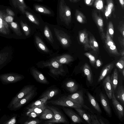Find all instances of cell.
Here are the masks:
<instances>
[{"label": "cell", "instance_id": "7", "mask_svg": "<svg viewBox=\"0 0 124 124\" xmlns=\"http://www.w3.org/2000/svg\"><path fill=\"white\" fill-rule=\"evenodd\" d=\"M34 94L35 91L33 89L26 95L17 101L9 109L14 111H16L19 109L31 99Z\"/></svg>", "mask_w": 124, "mask_h": 124}, {"label": "cell", "instance_id": "24", "mask_svg": "<svg viewBox=\"0 0 124 124\" xmlns=\"http://www.w3.org/2000/svg\"><path fill=\"white\" fill-rule=\"evenodd\" d=\"M59 92V90L57 89H50L44 92L39 97L41 98L46 97L48 98V100H49L58 94Z\"/></svg>", "mask_w": 124, "mask_h": 124}, {"label": "cell", "instance_id": "43", "mask_svg": "<svg viewBox=\"0 0 124 124\" xmlns=\"http://www.w3.org/2000/svg\"><path fill=\"white\" fill-rule=\"evenodd\" d=\"M84 55L88 58L90 62L93 65H94L96 63V60L95 57L90 53L86 52L84 53Z\"/></svg>", "mask_w": 124, "mask_h": 124}, {"label": "cell", "instance_id": "15", "mask_svg": "<svg viewBox=\"0 0 124 124\" xmlns=\"http://www.w3.org/2000/svg\"><path fill=\"white\" fill-rule=\"evenodd\" d=\"M63 110L73 123H80L83 122L81 118L72 109L68 108H63Z\"/></svg>", "mask_w": 124, "mask_h": 124}, {"label": "cell", "instance_id": "31", "mask_svg": "<svg viewBox=\"0 0 124 124\" xmlns=\"http://www.w3.org/2000/svg\"><path fill=\"white\" fill-rule=\"evenodd\" d=\"M111 86L113 87L114 91L117 87L118 81V74L117 69H115L111 77Z\"/></svg>", "mask_w": 124, "mask_h": 124}, {"label": "cell", "instance_id": "46", "mask_svg": "<svg viewBox=\"0 0 124 124\" xmlns=\"http://www.w3.org/2000/svg\"><path fill=\"white\" fill-rule=\"evenodd\" d=\"M91 120L92 121L91 122L92 124H100L96 116L91 115L90 116Z\"/></svg>", "mask_w": 124, "mask_h": 124}, {"label": "cell", "instance_id": "39", "mask_svg": "<svg viewBox=\"0 0 124 124\" xmlns=\"http://www.w3.org/2000/svg\"><path fill=\"white\" fill-rule=\"evenodd\" d=\"M94 6L97 9L102 12H104L103 0H95Z\"/></svg>", "mask_w": 124, "mask_h": 124}, {"label": "cell", "instance_id": "6", "mask_svg": "<svg viewBox=\"0 0 124 124\" xmlns=\"http://www.w3.org/2000/svg\"><path fill=\"white\" fill-rule=\"evenodd\" d=\"M62 64L52 59V61L49 62L44 63L45 66H48L50 68L51 72L53 74L58 75H62L64 72Z\"/></svg>", "mask_w": 124, "mask_h": 124}, {"label": "cell", "instance_id": "23", "mask_svg": "<svg viewBox=\"0 0 124 124\" xmlns=\"http://www.w3.org/2000/svg\"><path fill=\"white\" fill-rule=\"evenodd\" d=\"M40 118L42 119H52L54 118V115L53 111L46 108L41 114Z\"/></svg>", "mask_w": 124, "mask_h": 124}, {"label": "cell", "instance_id": "50", "mask_svg": "<svg viewBox=\"0 0 124 124\" xmlns=\"http://www.w3.org/2000/svg\"><path fill=\"white\" fill-rule=\"evenodd\" d=\"M39 115L35 112H32L29 113L27 115L30 117L35 118Z\"/></svg>", "mask_w": 124, "mask_h": 124}, {"label": "cell", "instance_id": "20", "mask_svg": "<svg viewBox=\"0 0 124 124\" xmlns=\"http://www.w3.org/2000/svg\"><path fill=\"white\" fill-rule=\"evenodd\" d=\"M114 64L110 63L106 65L101 70L98 78V82H100L113 69Z\"/></svg>", "mask_w": 124, "mask_h": 124}, {"label": "cell", "instance_id": "44", "mask_svg": "<svg viewBox=\"0 0 124 124\" xmlns=\"http://www.w3.org/2000/svg\"><path fill=\"white\" fill-rule=\"evenodd\" d=\"M118 29L122 34V36L124 37V23L123 21H121L118 27Z\"/></svg>", "mask_w": 124, "mask_h": 124}, {"label": "cell", "instance_id": "33", "mask_svg": "<svg viewBox=\"0 0 124 124\" xmlns=\"http://www.w3.org/2000/svg\"><path fill=\"white\" fill-rule=\"evenodd\" d=\"M117 98L121 103L124 105V89L122 86L118 87L117 92Z\"/></svg>", "mask_w": 124, "mask_h": 124}, {"label": "cell", "instance_id": "17", "mask_svg": "<svg viewBox=\"0 0 124 124\" xmlns=\"http://www.w3.org/2000/svg\"><path fill=\"white\" fill-rule=\"evenodd\" d=\"M80 42L83 44L85 49L87 50L90 48L88 34L85 30L82 31L79 34Z\"/></svg>", "mask_w": 124, "mask_h": 124}, {"label": "cell", "instance_id": "47", "mask_svg": "<svg viewBox=\"0 0 124 124\" xmlns=\"http://www.w3.org/2000/svg\"><path fill=\"white\" fill-rule=\"evenodd\" d=\"M40 121L38 120H27L24 123V124H37L40 123Z\"/></svg>", "mask_w": 124, "mask_h": 124}, {"label": "cell", "instance_id": "48", "mask_svg": "<svg viewBox=\"0 0 124 124\" xmlns=\"http://www.w3.org/2000/svg\"><path fill=\"white\" fill-rule=\"evenodd\" d=\"M118 39L121 46L122 48H124V37L120 35L118 37Z\"/></svg>", "mask_w": 124, "mask_h": 124}, {"label": "cell", "instance_id": "35", "mask_svg": "<svg viewBox=\"0 0 124 124\" xmlns=\"http://www.w3.org/2000/svg\"><path fill=\"white\" fill-rule=\"evenodd\" d=\"M44 34L47 39L51 43H53L54 41L52 32L47 25H45L44 31Z\"/></svg>", "mask_w": 124, "mask_h": 124}, {"label": "cell", "instance_id": "32", "mask_svg": "<svg viewBox=\"0 0 124 124\" xmlns=\"http://www.w3.org/2000/svg\"><path fill=\"white\" fill-rule=\"evenodd\" d=\"M75 16L77 21L79 23L83 24L86 22V20L85 15L78 10H76L75 11Z\"/></svg>", "mask_w": 124, "mask_h": 124}, {"label": "cell", "instance_id": "8", "mask_svg": "<svg viewBox=\"0 0 124 124\" xmlns=\"http://www.w3.org/2000/svg\"><path fill=\"white\" fill-rule=\"evenodd\" d=\"M54 31L56 36L62 45L65 47L69 46L70 41V38L67 34L63 31L55 29Z\"/></svg>", "mask_w": 124, "mask_h": 124}, {"label": "cell", "instance_id": "13", "mask_svg": "<svg viewBox=\"0 0 124 124\" xmlns=\"http://www.w3.org/2000/svg\"><path fill=\"white\" fill-rule=\"evenodd\" d=\"M6 15L1 11H0V32L5 35L9 33V29L7 23L4 18Z\"/></svg>", "mask_w": 124, "mask_h": 124}, {"label": "cell", "instance_id": "3", "mask_svg": "<svg viewBox=\"0 0 124 124\" xmlns=\"http://www.w3.org/2000/svg\"><path fill=\"white\" fill-rule=\"evenodd\" d=\"M24 77L21 75L16 73H10L0 75V80L4 85L15 83L20 81Z\"/></svg>", "mask_w": 124, "mask_h": 124}, {"label": "cell", "instance_id": "9", "mask_svg": "<svg viewBox=\"0 0 124 124\" xmlns=\"http://www.w3.org/2000/svg\"><path fill=\"white\" fill-rule=\"evenodd\" d=\"M104 39L106 47L110 53L117 56L120 55V54L118 51L115 44L110 36L107 30Z\"/></svg>", "mask_w": 124, "mask_h": 124}, {"label": "cell", "instance_id": "38", "mask_svg": "<svg viewBox=\"0 0 124 124\" xmlns=\"http://www.w3.org/2000/svg\"><path fill=\"white\" fill-rule=\"evenodd\" d=\"M26 16L30 21L35 24L39 25V23L38 20L34 15L27 11H25Z\"/></svg>", "mask_w": 124, "mask_h": 124}, {"label": "cell", "instance_id": "27", "mask_svg": "<svg viewBox=\"0 0 124 124\" xmlns=\"http://www.w3.org/2000/svg\"><path fill=\"white\" fill-rule=\"evenodd\" d=\"M89 101L94 108L99 113H101V110L95 98L89 92L87 93Z\"/></svg>", "mask_w": 124, "mask_h": 124}, {"label": "cell", "instance_id": "41", "mask_svg": "<svg viewBox=\"0 0 124 124\" xmlns=\"http://www.w3.org/2000/svg\"><path fill=\"white\" fill-rule=\"evenodd\" d=\"M21 24L25 35L26 36H28L31 33L30 28L27 24L22 22H21Z\"/></svg>", "mask_w": 124, "mask_h": 124}, {"label": "cell", "instance_id": "42", "mask_svg": "<svg viewBox=\"0 0 124 124\" xmlns=\"http://www.w3.org/2000/svg\"><path fill=\"white\" fill-rule=\"evenodd\" d=\"M107 30L110 36L112 39L113 38L114 31L113 24L112 22L110 21L109 22Z\"/></svg>", "mask_w": 124, "mask_h": 124}, {"label": "cell", "instance_id": "45", "mask_svg": "<svg viewBox=\"0 0 124 124\" xmlns=\"http://www.w3.org/2000/svg\"><path fill=\"white\" fill-rule=\"evenodd\" d=\"M19 3V8L23 13L25 12V9L27 8V7L25 4L23 0H18Z\"/></svg>", "mask_w": 124, "mask_h": 124}, {"label": "cell", "instance_id": "28", "mask_svg": "<svg viewBox=\"0 0 124 124\" xmlns=\"http://www.w3.org/2000/svg\"><path fill=\"white\" fill-rule=\"evenodd\" d=\"M65 85L67 90L71 93L76 91L78 88V85L74 81H69L67 82Z\"/></svg>", "mask_w": 124, "mask_h": 124}, {"label": "cell", "instance_id": "2", "mask_svg": "<svg viewBox=\"0 0 124 124\" xmlns=\"http://www.w3.org/2000/svg\"><path fill=\"white\" fill-rule=\"evenodd\" d=\"M46 107L53 111L54 115V118L52 119L46 121L44 124L68 123L69 122L64 115L58 108L52 106H47Z\"/></svg>", "mask_w": 124, "mask_h": 124}, {"label": "cell", "instance_id": "53", "mask_svg": "<svg viewBox=\"0 0 124 124\" xmlns=\"http://www.w3.org/2000/svg\"><path fill=\"white\" fill-rule=\"evenodd\" d=\"M96 65L97 67H100L101 65V61L99 59L96 61Z\"/></svg>", "mask_w": 124, "mask_h": 124}, {"label": "cell", "instance_id": "59", "mask_svg": "<svg viewBox=\"0 0 124 124\" xmlns=\"http://www.w3.org/2000/svg\"><path fill=\"white\" fill-rule=\"evenodd\" d=\"M39 1H42V0H38Z\"/></svg>", "mask_w": 124, "mask_h": 124}, {"label": "cell", "instance_id": "10", "mask_svg": "<svg viewBox=\"0 0 124 124\" xmlns=\"http://www.w3.org/2000/svg\"><path fill=\"white\" fill-rule=\"evenodd\" d=\"M93 19L96 24L101 34L102 39H104L106 36L103 29L104 23L103 20L100 16L98 15L95 11L92 13Z\"/></svg>", "mask_w": 124, "mask_h": 124}, {"label": "cell", "instance_id": "12", "mask_svg": "<svg viewBox=\"0 0 124 124\" xmlns=\"http://www.w3.org/2000/svg\"><path fill=\"white\" fill-rule=\"evenodd\" d=\"M112 87V104L119 118L123 117L124 115L123 108L120 103L117 100L115 95L114 90Z\"/></svg>", "mask_w": 124, "mask_h": 124}, {"label": "cell", "instance_id": "60", "mask_svg": "<svg viewBox=\"0 0 124 124\" xmlns=\"http://www.w3.org/2000/svg\"><path fill=\"white\" fill-rule=\"evenodd\" d=\"M70 1H71L72 0H69Z\"/></svg>", "mask_w": 124, "mask_h": 124}, {"label": "cell", "instance_id": "58", "mask_svg": "<svg viewBox=\"0 0 124 124\" xmlns=\"http://www.w3.org/2000/svg\"><path fill=\"white\" fill-rule=\"evenodd\" d=\"M123 76H124V70H123L121 72Z\"/></svg>", "mask_w": 124, "mask_h": 124}, {"label": "cell", "instance_id": "14", "mask_svg": "<svg viewBox=\"0 0 124 124\" xmlns=\"http://www.w3.org/2000/svg\"><path fill=\"white\" fill-rule=\"evenodd\" d=\"M101 103L104 110L110 117L112 116L111 111L108 99L106 96L102 92L99 94Z\"/></svg>", "mask_w": 124, "mask_h": 124}, {"label": "cell", "instance_id": "18", "mask_svg": "<svg viewBox=\"0 0 124 124\" xmlns=\"http://www.w3.org/2000/svg\"><path fill=\"white\" fill-rule=\"evenodd\" d=\"M33 76L36 80L41 83L47 84L49 82L46 78L40 72L35 69L32 70Z\"/></svg>", "mask_w": 124, "mask_h": 124}, {"label": "cell", "instance_id": "55", "mask_svg": "<svg viewBox=\"0 0 124 124\" xmlns=\"http://www.w3.org/2000/svg\"><path fill=\"white\" fill-rule=\"evenodd\" d=\"M120 55H121L122 56H124V48H123L120 51Z\"/></svg>", "mask_w": 124, "mask_h": 124}, {"label": "cell", "instance_id": "34", "mask_svg": "<svg viewBox=\"0 0 124 124\" xmlns=\"http://www.w3.org/2000/svg\"><path fill=\"white\" fill-rule=\"evenodd\" d=\"M89 41L90 48H91L94 51H98L99 49V46L94 38L93 36H90Z\"/></svg>", "mask_w": 124, "mask_h": 124}, {"label": "cell", "instance_id": "11", "mask_svg": "<svg viewBox=\"0 0 124 124\" xmlns=\"http://www.w3.org/2000/svg\"><path fill=\"white\" fill-rule=\"evenodd\" d=\"M67 97L73 101L81 105L82 107L85 108H88L84 105V102L82 91H78L75 93L68 95Z\"/></svg>", "mask_w": 124, "mask_h": 124}, {"label": "cell", "instance_id": "25", "mask_svg": "<svg viewBox=\"0 0 124 124\" xmlns=\"http://www.w3.org/2000/svg\"><path fill=\"white\" fill-rule=\"evenodd\" d=\"M79 115L89 124H91L90 116L81 108H74Z\"/></svg>", "mask_w": 124, "mask_h": 124}, {"label": "cell", "instance_id": "40", "mask_svg": "<svg viewBox=\"0 0 124 124\" xmlns=\"http://www.w3.org/2000/svg\"><path fill=\"white\" fill-rule=\"evenodd\" d=\"M116 65L121 72L123 70H124V56L122 57L116 63Z\"/></svg>", "mask_w": 124, "mask_h": 124}, {"label": "cell", "instance_id": "51", "mask_svg": "<svg viewBox=\"0 0 124 124\" xmlns=\"http://www.w3.org/2000/svg\"><path fill=\"white\" fill-rule=\"evenodd\" d=\"M85 4L88 6H92L93 4L94 0H84Z\"/></svg>", "mask_w": 124, "mask_h": 124}, {"label": "cell", "instance_id": "37", "mask_svg": "<svg viewBox=\"0 0 124 124\" xmlns=\"http://www.w3.org/2000/svg\"><path fill=\"white\" fill-rule=\"evenodd\" d=\"M34 8L38 12L46 14H51V11L48 9L42 6L36 5L34 6Z\"/></svg>", "mask_w": 124, "mask_h": 124}, {"label": "cell", "instance_id": "30", "mask_svg": "<svg viewBox=\"0 0 124 124\" xmlns=\"http://www.w3.org/2000/svg\"><path fill=\"white\" fill-rule=\"evenodd\" d=\"M35 41L37 46L40 49L45 52H49L48 49L39 37L35 36Z\"/></svg>", "mask_w": 124, "mask_h": 124}, {"label": "cell", "instance_id": "54", "mask_svg": "<svg viewBox=\"0 0 124 124\" xmlns=\"http://www.w3.org/2000/svg\"><path fill=\"white\" fill-rule=\"evenodd\" d=\"M120 3L122 8L124 9V0H119Z\"/></svg>", "mask_w": 124, "mask_h": 124}, {"label": "cell", "instance_id": "16", "mask_svg": "<svg viewBox=\"0 0 124 124\" xmlns=\"http://www.w3.org/2000/svg\"><path fill=\"white\" fill-rule=\"evenodd\" d=\"M103 85L106 94L110 99L112 98V88L111 84V77L107 76L103 81Z\"/></svg>", "mask_w": 124, "mask_h": 124}, {"label": "cell", "instance_id": "61", "mask_svg": "<svg viewBox=\"0 0 124 124\" xmlns=\"http://www.w3.org/2000/svg\"><path fill=\"white\" fill-rule=\"evenodd\" d=\"M1 109L0 108V111H1Z\"/></svg>", "mask_w": 124, "mask_h": 124}, {"label": "cell", "instance_id": "22", "mask_svg": "<svg viewBox=\"0 0 124 124\" xmlns=\"http://www.w3.org/2000/svg\"><path fill=\"white\" fill-rule=\"evenodd\" d=\"M106 0L107 5L105 7L104 12L105 15L108 16L111 15L112 12L114 10V5L113 0Z\"/></svg>", "mask_w": 124, "mask_h": 124}, {"label": "cell", "instance_id": "1", "mask_svg": "<svg viewBox=\"0 0 124 124\" xmlns=\"http://www.w3.org/2000/svg\"><path fill=\"white\" fill-rule=\"evenodd\" d=\"M59 12L61 19L68 25L71 21V12L70 8L66 4L64 0L60 1Z\"/></svg>", "mask_w": 124, "mask_h": 124}, {"label": "cell", "instance_id": "57", "mask_svg": "<svg viewBox=\"0 0 124 124\" xmlns=\"http://www.w3.org/2000/svg\"><path fill=\"white\" fill-rule=\"evenodd\" d=\"M73 2H76L79 1L80 0H72Z\"/></svg>", "mask_w": 124, "mask_h": 124}, {"label": "cell", "instance_id": "5", "mask_svg": "<svg viewBox=\"0 0 124 124\" xmlns=\"http://www.w3.org/2000/svg\"><path fill=\"white\" fill-rule=\"evenodd\" d=\"M31 85L24 86L12 99L8 104V108L10 109L17 101L26 95L33 89Z\"/></svg>", "mask_w": 124, "mask_h": 124}, {"label": "cell", "instance_id": "4", "mask_svg": "<svg viewBox=\"0 0 124 124\" xmlns=\"http://www.w3.org/2000/svg\"><path fill=\"white\" fill-rule=\"evenodd\" d=\"M50 102L52 104L55 105L74 108H81L82 107V106L81 105L73 101L65 96L59 97L58 99L55 100L51 101Z\"/></svg>", "mask_w": 124, "mask_h": 124}, {"label": "cell", "instance_id": "19", "mask_svg": "<svg viewBox=\"0 0 124 124\" xmlns=\"http://www.w3.org/2000/svg\"><path fill=\"white\" fill-rule=\"evenodd\" d=\"M53 59L56 61L60 64H66L73 61L74 58L70 55L66 54L57 56Z\"/></svg>", "mask_w": 124, "mask_h": 124}, {"label": "cell", "instance_id": "36", "mask_svg": "<svg viewBox=\"0 0 124 124\" xmlns=\"http://www.w3.org/2000/svg\"><path fill=\"white\" fill-rule=\"evenodd\" d=\"M47 100L48 98L46 97L41 98V99L31 104L29 106V108H31L36 106L46 104V101Z\"/></svg>", "mask_w": 124, "mask_h": 124}, {"label": "cell", "instance_id": "26", "mask_svg": "<svg viewBox=\"0 0 124 124\" xmlns=\"http://www.w3.org/2000/svg\"><path fill=\"white\" fill-rule=\"evenodd\" d=\"M46 104H45L34 106L31 108H29L26 113V115H27L29 113L32 112H35L40 114L46 108Z\"/></svg>", "mask_w": 124, "mask_h": 124}, {"label": "cell", "instance_id": "21", "mask_svg": "<svg viewBox=\"0 0 124 124\" xmlns=\"http://www.w3.org/2000/svg\"><path fill=\"white\" fill-rule=\"evenodd\" d=\"M82 70L89 83L92 84L93 81V75L91 68L87 63H85L83 68Z\"/></svg>", "mask_w": 124, "mask_h": 124}, {"label": "cell", "instance_id": "56", "mask_svg": "<svg viewBox=\"0 0 124 124\" xmlns=\"http://www.w3.org/2000/svg\"><path fill=\"white\" fill-rule=\"evenodd\" d=\"M99 121V122L101 124H105V123H104L103 121L101 119H100Z\"/></svg>", "mask_w": 124, "mask_h": 124}, {"label": "cell", "instance_id": "29", "mask_svg": "<svg viewBox=\"0 0 124 124\" xmlns=\"http://www.w3.org/2000/svg\"><path fill=\"white\" fill-rule=\"evenodd\" d=\"M0 53V70L4 66V63L6 61H8V59L10 58V53L8 51H1Z\"/></svg>", "mask_w": 124, "mask_h": 124}, {"label": "cell", "instance_id": "52", "mask_svg": "<svg viewBox=\"0 0 124 124\" xmlns=\"http://www.w3.org/2000/svg\"><path fill=\"white\" fill-rule=\"evenodd\" d=\"M11 25L12 27L15 30L16 29H18V25L16 23L12 22L11 23Z\"/></svg>", "mask_w": 124, "mask_h": 124}, {"label": "cell", "instance_id": "49", "mask_svg": "<svg viewBox=\"0 0 124 124\" xmlns=\"http://www.w3.org/2000/svg\"><path fill=\"white\" fill-rule=\"evenodd\" d=\"M4 19L7 23H10L13 22V18L11 16L6 15Z\"/></svg>", "mask_w": 124, "mask_h": 124}]
</instances>
